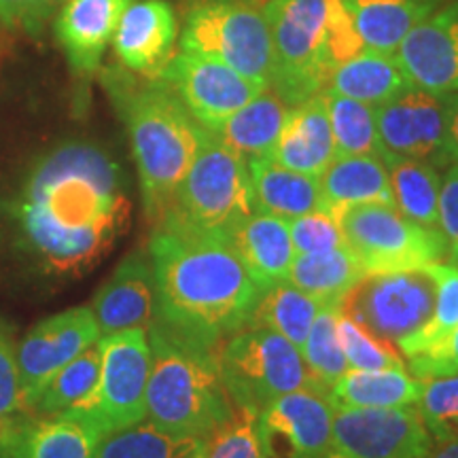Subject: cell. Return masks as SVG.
<instances>
[{"label":"cell","instance_id":"obj_15","mask_svg":"<svg viewBox=\"0 0 458 458\" xmlns=\"http://www.w3.org/2000/svg\"><path fill=\"white\" fill-rule=\"evenodd\" d=\"M157 79L170 85L191 117L206 130H215L267 89L219 60L187 51L174 54Z\"/></svg>","mask_w":458,"mask_h":458},{"label":"cell","instance_id":"obj_44","mask_svg":"<svg viewBox=\"0 0 458 458\" xmlns=\"http://www.w3.org/2000/svg\"><path fill=\"white\" fill-rule=\"evenodd\" d=\"M20 414H24V405H21L15 346L11 337L0 331V422H7Z\"/></svg>","mask_w":458,"mask_h":458},{"label":"cell","instance_id":"obj_39","mask_svg":"<svg viewBox=\"0 0 458 458\" xmlns=\"http://www.w3.org/2000/svg\"><path fill=\"white\" fill-rule=\"evenodd\" d=\"M337 340L348 360V369H391L405 368L401 354L382 340L359 327L354 320L337 312ZM408 369V368H405Z\"/></svg>","mask_w":458,"mask_h":458},{"label":"cell","instance_id":"obj_30","mask_svg":"<svg viewBox=\"0 0 458 458\" xmlns=\"http://www.w3.org/2000/svg\"><path fill=\"white\" fill-rule=\"evenodd\" d=\"M393 204L401 215L427 229H439L442 172L431 162L385 157Z\"/></svg>","mask_w":458,"mask_h":458},{"label":"cell","instance_id":"obj_43","mask_svg":"<svg viewBox=\"0 0 458 458\" xmlns=\"http://www.w3.org/2000/svg\"><path fill=\"white\" fill-rule=\"evenodd\" d=\"M439 232L445 240L448 263L458 266V162L445 165L439 191Z\"/></svg>","mask_w":458,"mask_h":458},{"label":"cell","instance_id":"obj_41","mask_svg":"<svg viewBox=\"0 0 458 458\" xmlns=\"http://www.w3.org/2000/svg\"><path fill=\"white\" fill-rule=\"evenodd\" d=\"M289 233L293 242L295 255L325 253L346 246L340 221L329 210H314V213L289 219Z\"/></svg>","mask_w":458,"mask_h":458},{"label":"cell","instance_id":"obj_8","mask_svg":"<svg viewBox=\"0 0 458 458\" xmlns=\"http://www.w3.org/2000/svg\"><path fill=\"white\" fill-rule=\"evenodd\" d=\"M435 295L437 283L431 267L365 272L344 293L337 312L399 352L428 323Z\"/></svg>","mask_w":458,"mask_h":458},{"label":"cell","instance_id":"obj_19","mask_svg":"<svg viewBox=\"0 0 458 458\" xmlns=\"http://www.w3.org/2000/svg\"><path fill=\"white\" fill-rule=\"evenodd\" d=\"M176 38L179 24L165 0H134L119 21L113 49L128 71L157 79L174 57Z\"/></svg>","mask_w":458,"mask_h":458},{"label":"cell","instance_id":"obj_45","mask_svg":"<svg viewBox=\"0 0 458 458\" xmlns=\"http://www.w3.org/2000/svg\"><path fill=\"white\" fill-rule=\"evenodd\" d=\"M66 0H0V21L13 28L34 30L60 9Z\"/></svg>","mask_w":458,"mask_h":458},{"label":"cell","instance_id":"obj_5","mask_svg":"<svg viewBox=\"0 0 458 458\" xmlns=\"http://www.w3.org/2000/svg\"><path fill=\"white\" fill-rule=\"evenodd\" d=\"M255 213L249 164L204 128L198 153L156 227L227 233Z\"/></svg>","mask_w":458,"mask_h":458},{"label":"cell","instance_id":"obj_48","mask_svg":"<svg viewBox=\"0 0 458 458\" xmlns=\"http://www.w3.org/2000/svg\"><path fill=\"white\" fill-rule=\"evenodd\" d=\"M7 422H9V420H7ZM7 422H0V431H3V427H4V425H7Z\"/></svg>","mask_w":458,"mask_h":458},{"label":"cell","instance_id":"obj_4","mask_svg":"<svg viewBox=\"0 0 458 458\" xmlns=\"http://www.w3.org/2000/svg\"><path fill=\"white\" fill-rule=\"evenodd\" d=\"M151 369L145 418L164 431L206 437L233 411L216 348L182 337L153 320L147 329Z\"/></svg>","mask_w":458,"mask_h":458},{"label":"cell","instance_id":"obj_24","mask_svg":"<svg viewBox=\"0 0 458 458\" xmlns=\"http://www.w3.org/2000/svg\"><path fill=\"white\" fill-rule=\"evenodd\" d=\"M250 189L257 213L295 219V216L323 210L317 176L301 174L274 162L272 157L249 159Z\"/></svg>","mask_w":458,"mask_h":458},{"label":"cell","instance_id":"obj_37","mask_svg":"<svg viewBox=\"0 0 458 458\" xmlns=\"http://www.w3.org/2000/svg\"><path fill=\"white\" fill-rule=\"evenodd\" d=\"M337 306H323L314 318L310 334L303 342L301 357L310 368L312 376L325 391H331L340 377L346 374L348 360L337 340Z\"/></svg>","mask_w":458,"mask_h":458},{"label":"cell","instance_id":"obj_34","mask_svg":"<svg viewBox=\"0 0 458 458\" xmlns=\"http://www.w3.org/2000/svg\"><path fill=\"white\" fill-rule=\"evenodd\" d=\"M100 376V340L72 359L51 377L32 401L30 411L37 416L64 414L94 393Z\"/></svg>","mask_w":458,"mask_h":458},{"label":"cell","instance_id":"obj_12","mask_svg":"<svg viewBox=\"0 0 458 458\" xmlns=\"http://www.w3.org/2000/svg\"><path fill=\"white\" fill-rule=\"evenodd\" d=\"M431 442L416 405L335 410L327 458H422Z\"/></svg>","mask_w":458,"mask_h":458},{"label":"cell","instance_id":"obj_32","mask_svg":"<svg viewBox=\"0 0 458 458\" xmlns=\"http://www.w3.org/2000/svg\"><path fill=\"white\" fill-rule=\"evenodd\" d=\"M320 308L323 303L314 297L303 293L289 280H280V283L259 291L249 320L276 331L301 351Z\"/></svg>","mask_w":458,"mask_h":458},{"label":"cell","instance_id":"obj_33","mask_svg":"<svg viewBox=\"0 0 458 458\" xmlns=\"http://www.w3.org/2000/svg\"><path fill=\"white\" fill-rule=\"evenodd\" d=\"M204 437H185L164 431L153 422H136L102 435L94 458H199Z\"/></svg>","mask_w":458,"mask_h":458},{"label":"cell","instance_id":"obj_6","mask_svg":"<svg viewBox=\"0 0 458 458\" xmlns=\"http://www.w3.org/2000/svg\"><path fill=\"white\" fill-rule=\"evenodd\" d=\"M331 0H267L263 15L272 38L270 89L284 102L323 94L335 66L329 51Z\"/></svg>","mask_w":458,"mask_h":458},{"label":"cell","instance_id":"obj_1","mask_svg":"<svg viewBox=\"0 0 458 458\" xmlns=\"http://www.w3.org/2000/svg\"><path fill=\"white\" fill-rule=\"evenodd\" d=\"M128 219L122 170L91 142H64L38 159L9 208L17 249L51 276L91 270Z\"/></svg>","mask_w":458,"mask_h":458},{"label":"cell","instance_id":"obj_9","mask_svg":"<svg viewBox=\"0 0 458 458\" xmlns=\"http://www.w3.org/2000/svg\"><path fill=\"white\" fill-rule=\"evenodd\" d=\"M181 51L219 60L246 79L270 88L272 38L263 11L240 0H202L189 11Z\"/></svg>","mask_w":458,"mask_h":458},{"label":"cell","instance_id":"obj_25","mask_svg":"<svg viewBox=\"0 0 458 458\" xmlns=\"http://www.w3.org/2000/svg\"><path fill=\"white\" fill-rule=\"evenodd\" d=\"M318 185L323 210L334 215L357 204H393L386 164L377 156H335L318 176Z\"/></svg>","mask_w":458,"mask_h":458},{"label":"cell","instance_id":"obj_26","mask_svg":"<svg viewBox=\"0 0 458 458\" xmlns=\"http://www.w3.org/2000/svg\"><path fill=\"white\" fill-rule=\"evenodd\" d=\"M365 49L397 54L403 38L445 0H344Z\"/></svg>","mask_w":458,"mask_h":458},{"label":"cell","instance_id":"obj_27","mask_svg":"<svg viewBox=\"0 0 458 458\" xmlns=\"http://www.w3.org/2000/svg\"><path fill=\"white\" fill-rule=\"evenodd\" d=\"M289 108L274 91L267 88L257 94L249 105H244L221 125H216L213 134L223 145L240 153L246 162L249 159L270 157L276 147L280 131Z\"/></svg>","mask_w":458,"mask_h":458},{"label":"cell","instance_id":"obj_14","mask_svg":"<svg viewBox=\"0 0 458 458\" xmlns=\"http://www.w3.org/2000/svg\"><path fill=\"white\" fill-rule=\"evenodd\" d=\"M450 94H433L416 85L376 108L382 159L408 157L448 165L445 122Z\"/></svg>","mask_w":458,"mask_h":458},{"label":"cell","instance_id":"obj_40","mask_svg":"<svg viewBox=\"0 0 458 458\" xmlns=\"http://www.w3.org/2000/svg\"><path fill=\"white\" fill-rule=\"evenodd\" d=\"M416 410L433 437L458 431V371L420 380Z\"/></svg>","mask_w":458,"mask_h":458},{"label":"cell","instance_id":"obj_10","mask_svg":"<svg viewBox=\"0 0 458 458\" xmlns=\"http://www.w3.org/2000/svg\"><path fill=\"white\" fill-rule=\"evenodd\" d=\"M346 249L360 270L393 272L448 263L445 240L439 229L410 221L393 204H357L335 215Z\"/></svg>","mask_w":458,"mask_h":458},{"label":"cell","instance_id":"obj_22","mask_svg":"<svg viewBox=\"0 0 458 458\" xmlns=\"http://www.w3.org/2000/svg\"><path fill=\"white\" fill-rule=\"evenodd\" d=\"M270 157L284 168L301 172V174L317 176V179L323 174L335 157L334 131H331L325 94L312 96L289 108Z\"/></svg>","mask_w":458,"mask_h":458},{"label":"cell","instance_id":"obj_47","mask_svg":"<svg viewBox=\"0 0 458 458\" xmlns=\"http://www.w3.org/2000/svg\"><path fill=\"white\" fill-rule=\"evenodd\" d=\"M422 458H458V431H452L442 437H433L431 445Z\"/></svg>","mask_w":458,"mask_h":458},{"label":"cell","instance_id":"obj_36","mask_svg":"<svg viewBox=\"0 0 458 458\" xmlns=\"http://www.w3.org/2000/svg\"><path fill=\"white\" fill-rule=\"evenodd\" d=\"M431 270L435 283H437L433 314L425 327L403 344V348L399 351L403 360L437 346L458 327V266L454 263H435Z\"/></svg>","mask_w":458,"mask_h":458},{"label":"cell","instance_id":"obj_35","mask_svg":"<svg viewBox=\"0 0 458 458\" xmlns=\"http://www.w3.org/2000/svg\"><path fill=\"white\" fill-rule=\"evenodd\" d=\"M327 100L335 156H377L382 157L377 136L376 106L323 91Z\"/></svg>","mask_w":458,"mask_h":458},{"label":"cell","instance_id":"obj_28","mask_svg":"<svg viewBox=\"0 0 458 458\" xmlns=\"http://www.w3.org/2000/svg\"><path fill=\"white\" fill-rule=\"evenodd\" d=\"M420 380L405 368L346 369L331 386L329 401L335 410L408 408L416 405Z\"/></svg>","mask_w":458,"mask_h":458},{"label":"cell","instance_id":"obj_7","mask_svg":"<svg viewBox=\"0 0 458 458\" xmlns=\"http://www.w3.org/2000/svg\"><path fill=\"white\" fill-rule=\"evenodd\" d=\"M223 382L233 405L261 411L274 399L295 391L327 394L286 337L261 325L246 323L216 348Z\"/></svg>","mask_w":458,"mask_h":458},{"label":"cell","instance_id":"obj_13","mask_svg":"<svg viewBox=\"0 0 458 458\" xmlns=\"http://www.w3.org/2000/svg\"><path fill=\"white\" fill-rule=\"evenodd\" d=\"M100 337L89 306L68 308L34 325L15 348L24 411H30L32 401L57 371L94 346Z\"/></svg>","mask_w":458,"mask_h":458},{"label":"cell","instance_id":"obj_42","mask_svg":"<svg viewBox=\"0 0 458 458\" xmlns=\"http://www.w3.org/2000/svg\"><path fill=\"white\" fill-rule=\"evenodd\" d=\"M405 368L418 380L435 376H448L458 371V327L452 334L437 344V346L428 348V351L414 354V357L405 359Z\"/></svg>","mask_w":458,"mask_h":458},{"label":"cell","instance_id":"obj_20","mask_svg":"<svg viewBox=\"0 0 458 458\" xmlns=\"http://www.w3.org/2000/svg\"><path fill=\"white\" fill-rule=\"evenodd\" d=\"M131 3L134 0H66L62 4L55 17V37L74 72L98 71Z\"/></svg>","mask_w":458,"mask_h":458},{"label":"cell","instance_id":"obj_16","mask_svg":"<svg viewBox=\"0 0 458 458\" xmlns=\"http://www.w3.org/2000/svg\"><path fill=\"white\" fill-rule=\"evenodd\" d=\"M334 411L327 394L295 391L259 411L263 458H327Z\"/></svg>","mask_w":458,"mask_h":458},{"label":"cell","instance_id":"obj_29","mask_svg":"<svg viewBox=\"0 0 458 458\" xmlns=\"http://www.w3.org/2000/svg\"><path fill=\"white\" fill-rule=\"evenodd\" d=\"M410 85L397 55L363 51L335 68L325 91L377 108L408 89Z\"/></svg>","mask_w":458,"mask_h":458},{"label":"cell","instance_id":"obj_18","mask_svg":"<svg viewBox=\"0 0 458 458\" xmlns=\"http://www.w3.org/2000/svg\"><path fill=\"white\" fill-rule=\"evenodd\" d=\"M102 335L148 329L157 312V284L148 250H131L91 301Z\"/></svg>","mask_w":458,"mask_h":458},{"label":"cell","instance_id":"obj_17","mask_svg":"<svg viewBox=\"0 0 458 458\" xmlns=\"http://www.w3.org/2000/svg\"><path fill=\"white\" fill-rule=\"evenodd\" d=\"M394 55L411 85L433 94H458V0L422 20Z\"/></svg>","mask_w":458,"mask_h":458},{"label":"cell","instance_id":"obj_23","mask_svg":"<svg viewBox=\"0 0 458 458\" xmlns=\"http://www.w3.org/2000/svg\"><path fill=\"white\" fill-rule=\"evenodd\" d=\"M227 238L259 291L286 278L295 259L286 219L255 210L229 229Z\"/></svg>","mask_w":458,"mask_h":458},{"label":"cell","instance_id":"obj_21","mask_svg":"<svg viewBox=\"0 0 458 458\" xmlns=\"http://www.w3.org/2000/svg\"><path fill=\"white\" fill-rule=\"evenodd\" d=\"M102 435L68 414L11 418L0 431V458H94Z\"/></svg>","mask_w":458,"mask_h":458},{"label":"cell","instance_id":"obj_38","mask_svg":"<svg viewBox=\"0 0 458 458\" xmlns=\"http://www.w3.org/2000/svg\"><path fill=\"white\" fill-rule=\"evenodd\" d=\"M199 458H263L259 411L233 405V411L204 437Z\"/></svg>","mask_w":458,"mask_h":458},{"label":"cell","instance_id":"obj_31","mask_svg":"<svg viewBox=\"0 0 458 458\" xmlns=\"http://www.w3.org/2000/svg\"><path fill=\"white\" fill-rule=\"evenodd\" d=\"M363 276L357 257L346 246L325 253L295 255L286 278L323 306H337L351 286Z\"/></svg>","mask_w":458,"mask_h":458},{"label":"cell","instance_id":"obj_3","mask_svg":"<svg viewBox=\"0 0 458 458\" xmlns=\"http://www.w3.org/2000/svg\"><path fill=\"white\" fill-rule=\"evenodd\" d=\"M128 128L139 168L142 206L153 227L170 210L176 189L196 157L204 128L162 79H117L108 83Z\"/></svg>","mask_w":458,"mask_h":458},{"label":"cell","instance_id":"obj_2","mask_svg":"<svg viewBox=\"0 0 458 458\" xmlns=\"http://www.w3.org/2000/svg\"><path fill=\"white\" fill-rule=\"evenodd\" d=\"M157 284V323L219 346L250 318L259 286L227 233L153 227L148 242Z\"/></svg>","mask_w":458,"mask_h":458},{"label":"cell","instance_id":"obj_11","mask_svg":"<svg viewBox=\"0 0 458 458\" xmlns=\"http://www.w3.org/2000/svg\"><path fill=\"white\" fill-rule=\"evenodd\" d=\"M148 369L151 346L147 329L102 335L98 385L88 399L64 414L81 418L100 435L145 420Z\"/></svg>","mask_w":458,"mask_h":458},{"label":"cell","instance_id":"obj_46","mask_svg":"<svg viewBox=\"0 0 458 458\" xmlns=\"http://www.w3.org/2000/svg\"><path fill=\"white\" fill-rule=\"evenodd\" d=\"M445 157L448 165L458 162V94H450L448 122H445Z\"/></svg>","mask_w":458,"mask_h":458}]
</instances>
